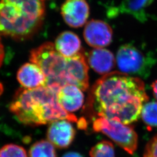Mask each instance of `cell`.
<instances>
[{
  "label": "cell",
  "instance_id": "cell-1",
  "mask_svg": "<svg viewBox=\"0 0 157 157\" xmlns=\"http://www.w3.org/2000/svg\"><path fill=\"white\" fill-rule=\"evenodd\" d=\"M143 80L121 72L104 75L90 90L89 104L98 117L132 124L148 101Z\"/></svg>",
  "mask_w": 157,
  "mask_h": 157
},
{
  "label": "cell",
  "instance_id": "cell-2",
  "mask_svg": "<svg viewBox=\"0 0 157 157\" xmlns=\"http://www.w3.org/2000/svg\"><path fill=\"white\" fill-rule=\"evenodd\" d=\"M29 59L43 71L45 86L57 92L67 84L75 85L82 91L89 86V67L83 52L67 58L56 51L52 43L46 42L30 51Z\"/></svg>",
  "mask_w": 157,
  "mask_h": 157
},
{
  "label": "cell",
  "instance_id": "cell-3",
  "mask_svg": "<svg viewBox=\"0 0 157 157\" xmlns=\"http://www.w3.org/2000/svg\"><path fill=\"white\" fill-rule=\"evenodd\" d=\"M57 91L44 86L17 90L10 105V111L17 120L24 124L38 126L66 119L78 122V118L67 112L57 100Z\"/></svg>",
  "mask_w": 157,
  "mask_h": 157
},
{
  "label": "cell",
  "instance_id": "cell-4",
  "mask_svg": "<svg viewBox=\"0 0 157 157\" xmlns=\"http://www.w3.org/2000/svg\"><path fill=\"white\" fill-rule=\"evenodd\" d=\"M45 14V0H0V35L29 39L39 30Z\"/></svg>",
  "mask_w": 157,
  "mask_h": 157
},
{
  "label": "cell",
  "instance_id": "cell-5",
  "mask_svg": "<svg viewBox=\"0 0 157 157\" xmlns=\"http://www.w3.org/2000/svg\"><path fill=\"white\" fill-rule=\"evenodd\" d=\"M155 62L151 54H145L131 44L121 46L117 54L116 62L120 72L131 76L147 78Z\"/></svg>",
  "mask_w": 157,
  "mask_h": 157
},
{
  "label": "cell",
  "instance_id": "cell-6",
  "mask_svg": "<svg viewBox=\"0 0 157 157\" xmlns=\"http://www.w3.org/2000/svg\"><path fill=\"white\" fill-rule=\"evenodd\" d=\"M93 127L94 131L107 135L130 154L136 150L138 136L132 126L115 120L98 117L94 121Z\"/></svg>",
  "mask_w": 157,
  "mask_h": 157
},
{
  "label": "cell",
  "instance_id": "cell-7",
  "mask_svg": "<svg viewBox=\"0 0 157 157\" xmlns=\"http://www.w3.org/2000/svg\"><path fill=\"white\" fill-rule=\"evenodd\" d=\"M113 31L111 26L100 20L93 19L87 23L83 32L84 40L94 48L108 46L112 42Z\"/></svg>",
  "mask_w": 157,
  "mask_h": 157
},
{
  "label": "cell",
  "instance_id": "cell-8",
  "mask_svg": "<svg viewBox=\"0 0 157 157\" xmlns=\"http://www.w3.org/2000/svg\"><path fill=\"white\" fill-rule=\"evenodd\" d=\"M61 11L67 25L78 28L87 22L90 14V7L86 0H65L61 6Z\"/></svg>",
  "mask_w": 157,
  "mask_h": 157
},
{
  "label": "cell",
  "instance_id": "cell-9",
  "mask_svg": "<svg viewBox=\"0 0 157 157\" xmlns=\"http://www.w3.org/2000/svg\"><path fill=\"white\" fill-rule=\"evenodd\" d=\"M47 136L48 141L55 147L65 148L72 143L75 130L70 121L58 120L50 123Z\"/></svg>",
  "mask_w": 157,
  "mask_h": 157
},
{
  "label": "cell",
  "instance_id": "cell-10",
  "mask_svg": "<svg viewBox=\"0 0 157 157\" xmlns=\"http://www.w3.org/2000/svg\"><path fill=\"white\" fill-rule=\"evenodd\" d=\"M17 80L23 88L32 89L45 85L46 79L41 68L29 62L23 64L17 72Z\"/></svg>",
  "mask_w": 157,
  "mask_h": 157
},
{
  "label": "cell",
  "instance_id": "cell-11",
  "mask_svg": "<svg viewBox=\"0 0 157 157\" xmlns=\"http://www.w3.org/2000/svg\"><path fill=\"white\" fill-rule=\"evenodd\" d=\"M84 98L82 90L72 84L62 86L57 93L59 104L69 113L76 111L82 107Z\"/></svg>",
  "mask_w": 157,
  "mask_h": 157
},
{
  "label": "cell",
  "instance_id": "cell-12",
  "mask_svg": "<svg viewBox=\"0 0 157 157\" xmlns=\"http://www.w3.org/2000/svg\"><path fill=\"white\" fill-rule=\"evenodd\" d=\"M87 62L95 72L105 75L111 73L116 59L110 51L103 48H94L89 53Z\"/></svg>",
  "mask_w": 157,
  "mask_h": 157
},
{
  "label": "cell",
  "instance_id": "cell-13",
  "mask_svg": "<svg viewBox=\"0 0 157 157\" xmlns=\"http://www.w3.org/2000/svg\"><path fill=\"white\" fill-rule=\"evenodd\" d=\"M54 46L60 54L67 58L76 56L83 52L78 36L70 31L60 34L56 40Z\"/></svg>",
  "mask_w": 157,
  "mask_h": 157
},
{
  "label": "cell",
  "instance_id": "cell-14",
  "mask_svg": "<svg viewBox=\"0 0 157 157\" xmlns=\"http://www.w3.org/2000/svg\"><path fill=\"white\" fill-rule=\"evenodd\" d=\"M154 0H123L115 10L118 13L132 15L141 22L147 21L146 9Z\"/></svg>",
  "mask_w": 157,
  "mask_h": 157
},
{
  "label": "cell",
  "instance_id": "cell-15",
  "mask_svg": "<svg viewBox=\"0 0 157 157\" xmlns=\"http://www.w3.org/2000/svg\"><path fill=\"white\" fill-rule=\"evenodd\" d=\"M30 157H56L54 145L49 141L40 140L36 142L29 150Z\"/></svg>",
  "mask_w": 157,
  "mask_h": 157
},
{
  "label": "cell",
  "instance_id": "cell-16",
  "mask_svg": "<svg viewBox=\"0 0 157 157\" xmlns=\"http://www.w3.org/2000/svg\"><path fill=\"white\" fill-rule=\"evenodd\" d=\"M141 115L146 125L150 127H157V101L148 102L144 104Z\"/></svg>",
  "mask_w": 157,
  "mask_h": 157
},
{
  "label": "cell",
  "instance_id": "cell-17",
  "mask_svg": "<svg viewBox=\"0 0 157 157\" xmlns=\"http://www.w3.org/2000/svg\"><path fill=\"white\" fill-rule=\"evenodd\" d=\"M90 155V157H115L113 146L108 141H100L92 147Z\"/></svg>",
  "mask_w": 157,
  "mask_h": 157
},
{
  "label": "cell",
  "instance_id": "cell-18",
  "mask_svg": "<svg viewBox=\"0 0 157 157\" xmlns=\"http://www.w3.org/2000/svg\"><path fill=\"white\" fill-rule=\"evenodd\" d=\"M0 157H28V155L22 147L9 144L0 149Z\"/></svg>",
  "mask_w": 157,
  "mask_h": 157
},
{
  "label": "cell",
  "instance_id": "cell-19",
  "mask_svg": "<svg viewBox=\"0 0 157 157\" xmlns=\"http://www.w3.org/2000/svg\"><path fill=\"white\" fill-rule=\"evenodd\" d=\"M143 157H157V135L147 143Z\"/></svg>",
  "mask_w": 157,
  "mask_h": 157
},
{
  "label": "cell",
  "instance_id": "cell-20",
  "mask_svg": "<svg viewBox=\"0 0 157 157\" xmlns=\"http://www.w3.org/2000/svg\"><path fill=\"white\" fill-rule=\"evenodd\" d=\"M4 56H5V51H4V45L1 43V37H0V67L2 65Z\"/></svg>",
  "mask_w": 157,
  "mask_h": 157
},
{
  "label": "cell",
  "instance_id": "cell-21",
  "mask_svg": "<svg viewBox=\"0 0 157 157\" xmlns=\"http://www.w3.org/2000/svg\"><path fill=\"white\" fill-rule=\"evenodd\" d=\"M62 157H83L82 155L75 152H69L64 154Z\"/></svg>",
  "mask_w": 157,
  "mask_h": 157
},
{
  "label": "cell",
  "instance_id": "cell-22",
  "mask_svg": "<svg viewBox=\"0 0 157 157\" xmlns=\"http://www.w3.org/2000/svg\"><path fill=\"white\" fill-rule=\"evenodd\" d=\"M151 87L154 96L155 98L157 100V80H155L152 83Z\"/></svg>",
  "mask_w": 157,
  "mask_h": 157
},
{
  "label": "cell",
  "instance_id": "cell-23",
  "mask_svg": "<svg viewBox=\"0 0 157 157\" xmlns=\"http://www.w3.org/2000/svg\"><path fill=\"white\" fill-rule=\"evenodd\" d=\"M2 92H3V86L2 83H0V95H1Z\"/></svg>",
  "mask_w": 157,
  "mask_h": 157
}]
</instances>
